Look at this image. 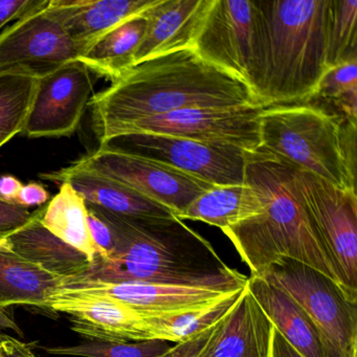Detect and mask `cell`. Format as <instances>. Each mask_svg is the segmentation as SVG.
<instances>
[{
  "label": "cell",
  "instance_id": "obj_27",
  "mask_svg": "<svg viewBox=\"0 0 357 357\" xmlns=\"http://www.w3.org/2000/svg\"><path fill=\"white\" fill-rule=\"evenodd\" d=\"M39 79L0 76V148L24 132Z\"/></svg>",
  "mask_w": 357,
  "mask_h": 357
},
{
  "label": "cell",
  "instance_id": "obj_4",
  "mask_svg": "<svg viewBox=\"0 0 357 357\" xmlns=\"http://www.w3.org/2000/svg\"><path fill=\"white\" fill-rule=\"evenodd\" d=\"M267 22L266 68L261 105L313 99L328 70L329 0H260Z\"/></svg>",
  "mask_w": 357,
  "mask_h": 357
},
{
  "label": "cell",
  "instance_id": "obj_25",
  "mask_svg": "<svg viewBox=\"0 0 357 357\" xmlns=\"http://www.w3.org/2000/svg\"><path fill=\"white\" fill-rule=\"evenodd\" d=\"M145 29L143 14L131 18L100 37L78 60L95 74L116 80L135 66Z\"/></svg>",
  "mask_w": 357,
  "mask_h": 357
},
{
  "label": "cell",
  "instance_id": "obj_14",
  "mask_svg": "<svg viewBox=\"0 0 357 357\" xmlns=\"http://www.w3.org/2000/svg\"><path fill=\"white\" fill-rule=\"evenodd\" d=\"M63 288L122 303L146 317H164L202 308L238 290L89 279L68 281Z\"/></svg>",
  "mask_w": 357,
  "mask_h": 357
},
{
  "label": "cell",
  "instance_id": "obj_36",
  "mask_svg": "<svg viewBox=\"0 0 357 357\" xmlns=\"http://www.w3.org/2000/svg\"><path fill=\"white\" fill-rule=\"evenodd\" d=\"M0 352L5 357H37L29 344L8 335H0Z\"/></svg>",
  "mask_w": 357,
  "mask_h": 357
},
{
  "label": "cell",
  "instance_id": "obj_10",
  "mask_svg": "<svg viewBox=\"0 0 357 357\" xmlns=\"http://www.w3.org/2000/svg\"><path fill=\"white\" fill-rule=\"evenodd\" d=\"M261 106L187 108L120 125L103 139L130 133L172 135L204 143L231 146L252 153L261 148Z\"/></svg>",
  "mask_w": 357,
  "mask_h": 357
},
{
  "label": "cell",
  "instance_id": "obj_19",
  "mask_svg": "<svg viewBox=\"0 0 357 357\" xmlns=\"http://www.w3.org/2000/svg\"><path fill=\"white\" fill-rule=\"evenodd\" d=\"M40 211L33 212L22 227L0 236V246L40 268L68 281L85 277L91 268L86 255L56 237L40 221Z\"/></svg>",
  "mask_w": 357,
  "mask_h": 357
},
{
  "label": "cell",
  "instance_id": "obj_7",
  "mask_svg": "<svg viewBox=\"0 0 357 357\" xmlns=\"http://www.w3.org/2000/svg\"><path fill=\"white\" fill-rule=\"evenodd\" d=\"M285 290L307 313L321 338L324 357L357 355V303L312 267L281 259L262 275Z\"/></svg>",
  "mask_w": 357,
  "mask_h": 357
},
{
  "label": "cell",
  "instance_id": "obj_21",
  "mask_svg": "<svg viewBox=\"0 0 357 357\" xmlns=\"http://www.w3.org/2000/svg\"><path fill=\"white\" fill-rule=\"evenodd\" d=\"M248 288L286 342L304 357H324L312 321L285 290L254 275L248 277Z\"/></svg>",
  "mask_w": 357,
  "mask_h": 357
},
{
  "label": "cell",
  "instance_id": "obj_6",
  "mask_svg": "<svg viewBox=\"0 0 357 357\" xmlns=\"http://www.w3.org/2000/svg\"><path fill=\"white\" fill-rule=\"evenodd\" d=\"M192 49L208 63L248 85L261 105L267 22L260 0H212Z\"/></svg>",
  "mask_w": 357,
  "mask_h": 357
},
{
  "label": "cell",
  "instance_id": "obj_30",
  "mask_svg": "<svg viewBox=\"0 0 357 357\" xmlns=\"http://www.w3.org/2000/svg\"><path fill=\"white\" fill-rule=\"evenodd\" d=\"M353 91H357V60L328 68L319 81L313 99L319 98L331 105Z\"/></svg>",
  "mask_w": 357,
  "mask_h": 357
},
{
  "label": "cell",
  "instance_id": "obj_2",
  "mask_svg": "<svg viewBox=\"0 0 357 357\" xmlns=\"http://www.w3.org/2000/svg\"><path fill=\"white\" fill-rule=\"evenodd\" d=\"M91 206L112 227L116 246L108 258H96L81 279L223 289L248 285V277L225 264L208 240L177 217L127 218Z\"/></svg>",
  "mask_w": 357,
  "mask_h": 357
},
{
  "label": "cell",
  "instance_id": "obj_1",
  "mask_svg": "<svg viewBox=\"0 0 357 357\" xmlns=\"http://www.w3.org/2000/svg\"><path fill=\"white\" fill-rule=\"evenodd\" d=\"M89 105L99 142L120 125L176 110L261 106L248 85L193 49L135 64L91 98Z\"/></svg>",
  "mask_w": 357,
  "mask_h": 357
},
{
  "label": "cell",
  "instance_id": "obj_5",
  "mask_svg": "<svg viewBox=\"0 0 357 357\" xmlns=\"http://www.w3.org/2000/svg\"><path fill=\"white\" fill-rule=\"evenodd\" d=\"M357 123L321 106L281 105L260 114L261 149L342 190H356Z\"/></svg>",
  "mask_w": 357,
  "mask_h": 357
},
{
  "label": "cell",
  "instance_id": "obj_8",
  "mask_svg": "<svg viewBox=\"0 0 357 357\" xmlns=\"http://www.w3.org/2000/svg\"><path fill=\"white\" fill-rule=\"evenodd\" d=\"M296 183L333 263L338 285L357 303L356 190L340 189L296 168Z\"/></svg>",
  "mask_w": 357,
  "mask_h": 357
},
{
  "label": "cell",
  "instance_id": "obj_26",
  "mask_svg": "<svg viewBox=\"0 0 357 357\" xmlns=\"http://www.w3.org/2000/svg\"><path fill=\"white\" fill-rule=\"evenodd\" d=\"M245 287L202 308L164 317H146L152 340L178 344L214 327L235 306Z\"/></svg>",
  "mask_w": 357,
  "mask_h": 357
},
{
  "label": "cell",
  "instance_id": "obj_32",
  "mask_svg": "<svg viewBox=\"0 0 357 357\" xmlns=\"http://www.w3.org/2000/svg\"><path fill=\"white\" fill-rule=\"evenodd\" d=\"M50 0H0V31L13 20L47 7Z\"/></svg>",
  "mask_w": 357,
  "mask_h": 357
},
{
  "label": "cell",
  "instance_id": "obj_16",
  "mask_svg": "<svg viewBox=\"0 0 357 357\" xmlns=\"http://www.w3.org/2000/svg\"><path fill=\"white\" fill-rule=\"evenodd\" d=\"M273 327L248 285L197 357H271Z\"/></svg>",
  "mask_w": 357,
  "mask_h": 357
},
{
  "label": "cell",
  "instance_id": "obj_34",
  "mask_svg": "<svg viewBox=\"0 0 357 357\" xmlns=\"http://www.w3.org/2000/svg\"><path fill=\"white\" fill-rule=\"evenodd\" d=\"M213 328L214 327L193 336L185 342L175 344L168 352L165 353L160 357H197L206 342H208V337L212 333Z\"/></svg>",
  "mask_w": 357,
  "mask_h": 357
},
{
  "label": "cell",
  "instance_id": "obj_11",
  "mask_svg": "<svg viewBox=\"0 0 357 357\" xmlns=\"http://www.w3.org/2000/svg\"><path fill=\"white\" fill-rule=\"evenodd\" d=\"M74 165L131 188L166 206L177 218L198 196L215 187L173 167L104 147Z\"/></svg>",
  "mask_w": 357,
  "mask_h": 357
},
{
  "label": "cell",
  "instance_id": "obj_24",
  "mask_svg": "<svg viewBox=\"0 0 357 357\" xmlns=\"http://www.w3.org/2000/svg\"><path fill=\"white\" fill-rule=\"evenodd\" d=\"M40 221L56 237L86 255L91 264L100 256L89 227V208L84 198L68 183L41 208Z\"/></svg>",
  "mask_w": 357,
  "mask_h": 357
},
{
  "label": "cell",
  "instance_id": "obj_3",
  "mask_svg": "<svg viewBox=\"0 0 357 357\" xmlns=\"http://www.w3.org/2000/svg\"><path fill=\"white\" fill-rule=\"evenodd\" d=\"M245 181L264 202V212L223 229L252 275H262L281 259H291L338 284L333 263L303 204L296 168L263 149L245 153Z\"/></svg>",
  "mask_w": 357,
  "mask_h": 357
},
{
  "label": "cell",
  "instance_id": "obj_35",
  "mask_svg": "<svg viewBox=\"0 0 357 357\" xmlns=\"http://www.w3.org/2000/svg\"><path fill=\"white\" fill-rule=\"evenodd\" d=\"M49 199V192L43 185L38 183H29L22 185L16 198L15 204L29 208L31 206H43L47 204Z\"/></svg>",
  "mask_w": 357,
  "mask_h": 357
},
{
  "label": "cell",
  "instance_id": "obj_20",
  "mask_svg": "<svg viewBox=\"0 0 357 357\" xmlns=\"http://www.w3.org/2000/svg\"><path fill=\"white\" fill-rule=\"evenodd\" d=\"M56 185L68 183L87 204L127 218L174 216L166 206L145 197L135 190L114 179L107 178L74 164L54 172L40 175Z\"/></svg>",
  "mask_w": 357,
  "mask_h": 357
},
{
  "label": "cell",
  "instance_id": "obj_23",
  "mask_svg": "<svg viewBox=\"0 0 357 357\" xmlns=\"http://www.w3.org/2000/svg\"><path fill=\"white\" fill-rule=\"evenodd\" d=\"M264 208L254 188L244 181L240 185H215L198 196L178 219L202 221L223 231L260 216Z\"/></svg>",
  "mask_w": 357,
  "mask_h": 357
},
{
  "label": "cell",
  "instance_id": "obj_39",
  "mask_svg": "<svg viewBox=\"0 0 357 357\" xmlns=\"http://www.w3.org/2000/svg\"><path fill=\"white\" fill-rule=\"evenodd\" d=\"M8 330L15 332L18 335H24L17 323H15V321L3 309L0 308V335L6 334L5 332Z\"/></svg>",
  "mask_w": 357,
  "mask_h": 357
},
{
  "label": "cell",
  "instance_id": "obj_37",
  "mask_svg": "<svg viewBox=\"0 0 357 357\" xmlns=\"http://www.w3.org/2000/svg\"><path fill=\"white\" fill-rule=\"evenodd\" d=\"M22 181L12 175L0 177V198L10 204H15L16 198L22 188Z\"/></svg>",
  "mask_w": 357,
  "mask_h": 357
},
{
  "label": "cell",
  "instance_id": "obj_22",
  "mask_svg": "<svg viewBox=\"0 0 357 357\" xmlns=\"http://www.w3.org/2000/svg\"><path fill=\"white\" fill-rule=\"evenodd\" d=\"M66 282L0 246V308L15 305L47 308Z\"/></svg>",
  "mask_w": 357,
  "mask_h": 357
},
{
  "label": "cell",
  "instance_id": "obj_15",
  "mask_svg": "<svg viewBox=\"0 0 357 357\" xmlns=\"http://www.w3.org/2000/svg\"><path fill=\"white\" fill-rule=\"evenodd\" d=\"M47 308L68 314L73 331L87 340L116 342L152 340L146 317L109 298L63 288L52 298Z\"/></svg>",
  "mask_w": 357,
  "mask_h": 357
},
{
  "label": "cell",
  "instance_id": "obj_33",
  "mask_svg": "<svg viewBox=\"0 0 357 357\" xmlns=\"http://www.w3.org/2000/svg\"><path fill=\"white\" fill-rule=\"evenodd\" d=\"M33 213L29 208L10 204L0 198V235H6L30 220Z\"/></svg>",
  "mask_w": 357,
  "mask_h": 357
},
{
  "label": "cell",
  "instance_id": "obj_12",
  "mask_svg": "<svg viewBox=\"0 0 357 357\" xmlns=\"http://www.w3.org/2000/svg\"><path fill=\"white\" fill-rule=\"evenodd\" d=\"M49 5L0 33V76L41 79L82 55V49L50 13Z\"/></svg>",
  "mask_w": 357,
  "mask_h": 357
},
{
  "label": "cell",
  "instance_id": "obj_13",
  "mask_svg": "<svg viewBox=\"0 0 357 357\" xmlns=\"http://www.w3.org/2000/svg\"><path fill=\"white\" fill-rule=\"evenodd\" d=\"M93 75L74 60L39 79L22 133L33 139L73 135L91 102Z\"/></svg>",
  "mask_w": 357,
  "mask_h": 357
},
{
  "label": "cell",
  "instance_id": "obj_18",
  "mask_svg": "<svg viewBox=\"0 0 357 357\" xmlns=\"http://www.w3.org/2000/svg\"><path fill=\"white\" fill-rule=\"evenodd\" d=\"M160 0H51L50 13L82 54L100 37L131 18L141 16Z\"/></svg>",
  "mask_w": 357,
  "mask_h": 357
},
{
  "label": "cell",
  "instance_id": "obj_28",
  "mask_svg": "<svg viewBox=\"0 0 357 357\" xmlns=\"http://www.w3.org/2000/svg\"><path fill=\"white\" fill-rule=\"evenodd\" d=\"M326 38L328 68L357 60V0H329Z\"/></svg>",
  "mask_w": 357,
  "mask_h": 357
},
{
  "label": "cell",
  "instance_id": "obj_17",
  "mask_svg": "<svg viewBox=\"0 0 357 357\" xmlns=\"http://www.w3.org/2000/svg\"><path fill=\"white\" fill-rule=\"evenodd\" d=\"M212 0H160L143 14L146 29L135 66L151 58L192 49Z\"/></svg>",
  "mask_w": 357,
  "mask_h": 357
},
{
  "label": "cell",
  "instance_id": "obj_40",
  "mask_svg": "<svg viewBox=\"0 0 357 357\" xmlns=\"http://www.w3.org/2000/svg\"><path fill=\"white\" fill-rule=\"evenodd\" d=\"M0 357H5V356H3V353H1V352H0Z\"/></svg>",
  "mask_w": 357,
  "mask_h": 357
},
{
  "label": "cell",
  "instance_id": "obj_31",
  "mask_svg": "<svg viewBox=\"0 0 357 357\" xmlns=\"http://www.w3.org/2000/svg\"><path fill=\"white\" fill-rule=\"evenodd\" d=\"M87 208H89V227L91 239L99 250V257L108 258L112 256L116 246L114 231L93 206L87 204Z\"/></svg>",
  "mask_w": 357,
  "mask_h": 357
},
{
  "label": "cell",
  "instance_id": "obj_38",
  "mask_svg": "<svg viewBox=\"0 0 357 357\" xmlns=\"http://www.w3.org/2000/svg\"><path fill=\"white\" fill-rule=\"evenodd\" d=\"M271 357H304L301 355L277 329L273 330V352Z\"/></svg>",
  "mask_w": 357,
  "mask_h": 357
},
{
  "label": "cell",
  "instance_id": "obj_41",
  "mask_svg": "<svg viewBox=\"0 0 357 357\" xmlns=\"http://www.w3.org/2000/svg\"><path fill=\"white\" fill-rule=\"evenodd\" d=\"M37 357H39V356H37Z\"/></svg>",
  "mask_w": 357,
  "mask_h": 357
},
{
  "label": "cell",
  "instance_id": "obj_29",
  "mask_svg": "<svg viewBox=\"0 0 357 357\" xmlns=\"http://www.w3.org/2000/svg\"><path fill=\"white\" fill-rule=\"evenodd\" d=\"M173 344L162 340L116 342L89 340L77 346L53 347L45 351L49 354L78 357H160L168 352Z\"/></svg>",
  "mask_w": 357,
  "mask_h": 357
},
{
  "label": "cell",
  "instance_id": "obj_9",
  "mask_svg": "<svg viewBox=\"0 0 357 357\" xmlns=\"http://www.w3.org/2000/svg\"><path fill=\"white\" fill-rule=\"evenodd\" d=\"M100 147L173 167L213 185H240L245 179L243 150L172 135L130 133L110 137Z\"/></svg>",
  "mask_w": 357,
  "mask_h": 357
}]
</instances>
